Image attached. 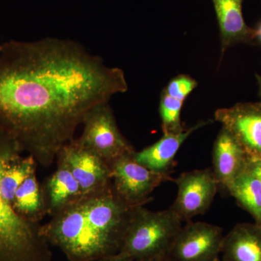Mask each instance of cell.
Here are the masks:
<instances>
[{
  "mask_svg": "<svg viewBox=\"0 0 261 261\" xmlns=\"http://www.w3.org/2000/svg\"><path fill=\"white\" fill-rule=\"evenodd\" d=\"M0 51V129L49 167L91 108L128 89L121 68L109 67L79 43L12 40Z\"/></svg>",
  "mask_w": 261,
  "mask_h": 261,
  "instance_id": "cell-1",
  "label": "cell"
},
{
  "mask_svg": "<svg viewBox=\"0 0 261 261\" xmlns=\"http://www.w3.org/2000/svg\"><path fill=\"white\" fill-rule=\"evenodd\" d=\"M135 207L117 195L111 183L53 216L42 225V234L68 260L98 261L119 252Z\"/></svg>",
  "mask_w": 261,
  "mask_h": 261,
  "instance_id": "cell-2",
  "label": "cell"
},
{
  "mask_svg": "<svg viewBox=\"0 0 261 261\" xmlns=\"http://www.w3.org/2000/svg\"><path fill=\"white\" fill-rule=\"evenodd\" d=\"M23 149L13 136L0 129V176ZM50 245L43 236L42 225L20 216L0 193V261H51Z\"/></svg>",
  "mask_w": 261,
  "mask_h": 261,
  "instance_id": "cell-3",
  "label": "cell"
},
{
  "mask_svg": "<svg viewBox=\"0 0 261 261\" xmlns=\"http://www.w3.org/2000/svg\"><path fill=\"white\" fill-rule=\"evenodd\" d=\"M182 223L170 208L155 212L137 206L118 253L135 261L167 255Z\"/></svg>",
  "mask_w": 261,
  "mask_h": 261,
  "instance_id": "cell-4",
  "label": "cell"
},
{
  "mask_svg": "<svg viewBox=\"0 0 261 261\" xmlns=\"http://www.w3.org/2000/svg\"><path fill=\"white\" fill-rule=\"evenodd\" d=\"M82 125V135L75 140L108 163L136 152L120 132L109 102L100 103L91 108L84 116Z\"/></svg>",
  "mask_w": 261,
  "mask_h": 261,
  "instance_id": "cell-5",
  "label": "cell"
},
{
  "mask_svg": "<svg viewBox=\"0 0 261 261\" xmlns=\"http://www.w3.org/2000/svg\"><path fill=\"white\" fill-rule=\"evenodd\" d=\"M111 183L117 195L134 207L145 205L150 195L164 181L173 180L169 173H159L136 161L134 154L121 156L108 163Z\"/></svg>",
  "mask_w": 261,
  "mask_h": 261,
  "instance_id": "cell-6",
  "label": "cell"
},
{
  "mask_svg": "<svg viewBox=\"0 0 261 261\" xmlns=\"http://www.w3.org/2000/svg\"><path fill=\"white\" fill-rule=\"evenodd\" d=\"M224 240L220 226L189 221L181 226L167 255L173 261H217Z\"/></svg>",
  "mask_w": 261,
  "mask_h": 261,
  "instance_id": "cell-7",
  "label": "cell"
},
{
  "mask_svg": "<svg viewBox=\"0 0 261 261\" xmlns=\"http://www.w3.org/2000/svg\"><path fill=\"white\" fill-rule=\"evenodd\" d=\"M173 181L177 186L178 193L169 208L182 222H189L207 212L219 189L212 168L182 173Z\"/></svg>",
  "mask_w": 261,
  "mask_h": 261,
  "instance_id": "cell-8",
  "label": "cell"
},
{
  "mask_svg": "<svg viewBox=\"0 0 261 261\" xmlns=\"http://www.w3.org/2000/svg\"><path fill=\"white\" fill-rule=\"evenodd\" d=\"M57 157L66 163L83 195L102 190L111 185V171L107 161L81 145L75 139L65 144Z\"/></svg>",
  "mask_w": 261,
  "mask_h": 261,
  "instance_id": "cell-9",
  "label": "cell"
},
{
  "mask_svg": "<svg viewBox=\"0 0 261 261\" xmlns=\"http://www.w3.org/2000/svg\"><path fill=\"white\" fill-rule=\"evenodd\" d=\"M215 120L229 130L250 159L261 160V103H238L220 108Z\"/></svg>",
  "mask_w": 261,
  "mask_h": 261,
  "instance_id": "cell-10",
  "label": "cell"
},
{
  "mask_svg": "<svg viewBox=\"0 0 261 261\" xmlns=\"http://www.w3.org/2000/svg\"><path fill=\"white\" fill-rule=\"evenodd\" d=\"M249 157L234 136L222 126L213 149V172L219 188L228 187L246 169Z\"/></svg>",
  "mask_w": 261,
  "mask_h": 261,
  "instance_id": "cell-11",
  "label": "cell"
},
{
  "mask_svg": "<svg viewBox=\"0 0 261 261\" xmlns=\"http://www.w3.org/2000/svg\"><path fill=\"white\" fill-rule=\"evenodd\" d=\"M212 120L201 121L190 128L176 133L163 134L159 141L134 153V159L142 166L159 173H169L182 144L192 133L212 123Z\"/></svg>",
  "mask_w": 261,
  "mask_h": 261,
  "instance_id": "cell-12",
  "label": "cell"
},
{
  "mask_svg": "<svg viewBox=\"0 0 261 261\" xmlns=\"http://www.w3.org/2000/svg\"><path fill=\"white\" fill-rule=\"evenodd\" d=\"M219 23L221 53L240 43L255 39V29L245 23L243 15V0H212Z\"/></svg>",
  "mask_w": 261,
  "mask_h": 261,
  "instance_id": "cell-13",
  "label": "cell"
},
{
  "mask_svg": "<svg viewBox=\"0 0 261 261\" xmlns=\"http://www.w3.org/2000/svg\"><path fill=\"white\" fill-rule=\"evenodd\" d=\"M57 169L42 185L47 215L51 217L80 199L82 189L66 163L57 157Z\"/></svg>",
  "mask_w": 261,
  "mask_h": 261,
  "instance_id": "cell-14",
  "label": "cell"
},
{
  "mask_svg": "<svg viewBox=\"0 0 261 261\" xmlns=\"http://www.w3.org/2000/svg\"><path fill=\"white\" fill-rule=\"evenodd\" d=\"M221 261H261V226L241 223L224 236Z\"/></svg>",
  "mask_w": 261,
  "mask_h": 261,
  "instance_id": "cell-15",
  "label": "cell"
},
{
  "mask_svg": "<svg viewBox=\"0 0 261 261\" xmlns=\"http://www.w3.org/2000/svg\"><path fill=\"white\" fill-rule=\"evenodd\" d=\"M13 207L20 216L31 222L40 224L47 216L42 185L38 181L36 171L31 173L18 187Z\"/></svg>",
  "mask_w": 261,
  "mask_h": 261,
  "instance_id": "cell-16",
  "label": "cell"
},
{
  "mask_svg": "<svg viewBox=\"0 0 261 261\" xmlns=\"http://www.w3.org/2000/svg\"><path fill=\"white\" fill-rule=\"evenodd\" d=\"M227 192L261 226V180L248 166L230 185Z\"/></svg>",
  "mask_w": 261,
  "mask_h": 261,
  "instance_id": "cell-17",
  "label": "cell"
},
{
  "mask_svg": "<svg viewBox=\"0 0 261 261\" xmlns=\"http://www.w3.org/2000/svg\"><path fill=\"white\" fill-rule=\"evenodd\" d=\"M37 164L32 156L21 154L5 166L0 176V193L12 205L18 187L31 173L37 171Z\"/></svg>",
  "mask_w": 261,
  "mask_h": 261,
  "instance_id": "cell-18",
  "label": "cell"
},
{
  "mask_svg": "<svg viewBox=\"0 0 261 261\" xmlns=\"http://www.w3.org/2000/svg\"><path fill=\"white\" fill-rule=\"evenodd\" d=\"M184 103L163 91L160 99L159 113L163 134L176 133L185 129L181 119Z\"/></svg>",
  "mask_w": 261,
  "mask_h": 261,
  "instance_id": "cell-19",
  "label": "cell"
},
{
  "mask_svg": "<svg viewBox=\"0 0 261 261\" xmlns=\"http://www.w3.org/2000/svg\"><path fill=\"white\" fill-rule=\"evenodd\" d=\"M198 85L197 81L188 75H178L169 82L163 91L168 95L185 102L188 96Z\"/></svg>",
  "mask_w": 261,
  "mask_h": 261,
  "instance_id": "cell-20",
  "label": "cell"
},
{
  "mask_svg": "<svg viewBox=\"0 0 261 261\" xmlns=\"http://www.w3.org/2000/svg\"><path fill=\"white\" fill-rule=\"evenodd\" d=\"M247 166L250 168V170L255 173L261 180V160L259 159H248V163H247Z\"/></svg>",
  "mask_w": 261,
  "mask_h": 261,
  "instance_id": "cell-21",
  "label": "cell"
},
{
  "mask_svg": "<svg viewBox=\"0 0 261 261\" xmlns=\"http://www.w3.org/2000/svg\"><path fill=\"white\" fill-rule=\"evenodd\" d=\"M98 261H135L130 257L126 256V255H122V254L118 253L116 255H111L106 257H103Z\"/></svg>",
  "mask_w": 261,
  "mask_h": 261,
  "instance_id": "cell-22",
  "label": "cell"
},
{
  "mask_svg": "<svg viewBox=\"0 0 261 261\" xmlns=\"http://www.w3.org/2000/svg\"><path fill=\"white\" fill-rule=\"evenodd\" d=\"M255 39L261 44V23L259 24L257 29H255Z\"/></svg>",
  "mask_w": 261,
  "mask_h": 261,
  "instance_id": "cell-23",
  "label": "cell"
},
{
  "mask_svg": "<svg viewBox=\"0 0 261 261\" xmlns=\"http://www.w3.org/2000/svg\"><path fill=\"white\" fill-rule=\"evenodd\" d=\"M146 261H173L167 255H162V256H160L158 257H155V258L151 259V260H146Z\"/></svg>",
  "mask_w": 261,
  "mask_h": 261,
  "instance_id": "cell-24",
  "label": "cell"
},
{
  "mask_svg": "<svg viewBox=\"0 0 261 261\" xmlns=\"http://www.w3.org/2000/svg\"><path fill=\"white\" fill-rule=\"evenodd\" d=\"M255 78H256L257 85H258V94L259 97L260 98V103H261V75L257 74H255Z\"/></svg>",
  "mask_w": 261,
  "mask_h": 261,
  "instance_id": "cell-25",
  "label": "cell"
},
{
  "mask_svg": "<svg viewBox=\"0 0 261 261\" xmlns=\"http://www.w3.org/2000/svg\"><path fill=\"white\" fill-rule=\"evenodd\" d=\"M2 48H3V46L0 45V51L2 50Z\"/></svg>",
  "mask_w": 261,
  "mask_h": 261,
  "instance_id": "cell-26",
  "label": "cell"
},
{
  "mask_svg": "<svg viewBox=\"0 0 261 261\" xmlns=\"http://www.w3.org/2000/svg\"><path fill=\"white\" fill-rule=\"evenodd\" d=\"M217 261H221V260H217Z\"/></svg>",
  "mask_w": 261,
  "mask_h": 261,
  "instance_id": "cell-27",
  "label": "cell"
}]
</instances>
